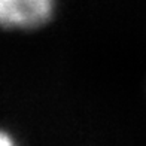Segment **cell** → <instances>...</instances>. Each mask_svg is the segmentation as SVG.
Instances as JSON below:
<instances>
[{"label": "cell", "instance_id": "obj_1", "mask_svg": "<svg viewBox=\"0 0 146 146\" xmlns=\"http://www.w3.org/2000/svg\"><path fill=\"white\" fill-rule=\"evenodd\" d=\"M54 0H0V25L5 29H36L52 14Z\"/></svg>", "mask_w": 146, "mask_h": 146}]
</instances>
